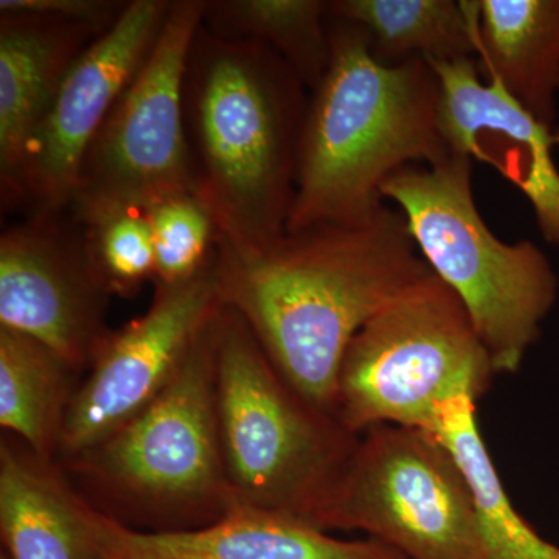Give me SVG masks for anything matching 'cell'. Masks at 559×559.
<instances>
[{
	"mask_svg": "<svg viewBox=\"0 0 559 559\" xmlns=\"http://www.w3.org/2000/svg\"><path fill=\"white\" fill-rule=\"evenodd\" d=\"M216 282L283 378L336 418L337 377L349 342L403 290L432 274L406 219L384 205L356 224L286 234L270 250L216 242Z\"/></svg>",
	"mask_w": 559,
	"mask_h": 559,
	"instance_id": "cell-1",
	"label": "cell"
},
{
	"mask_svg": "<svg viewBox=\"0 0 559 559\" xmlns=\"http://www.w3.org/2000/svg\"><path fill=\"white\" fill-rule=\"evenodd\" d=\"M271 47L223 39L201 25L183 81L193 189L242 253L288 231L301 130L310 97Z\"/></svg>",
	"mask_w": 559,
	"mask_h": 559,
	"instance_id": "cell-2",
	"label": "cell"
},
{
	"mask_svg": "<svg viewBox=\"0 0 559 559\" xmlns=\"http://www.w3.org/2000/svg\"><path fill=\"white\" fill-rule=\"evenodd\" d=\"M330 38V64L301 130L286 234L362 223L384 207L381 187L390 176L451 156L428 61L382 64L359 27L331 16Z\"/></svg>",
	"mask_w": 559,
	"mask_h": 559,
	"instance_id": "cell-3",
	"label": "cell"
},
{
	"mask_svg": "<svg viewBox=\"0 0 559 559\" xmlns=\"http://www.w3.org/2000/svg\"><path fill=\"white\" fill-rule=\"evenodd\" d=\"M219 314L153 403L91 450L57 463L91 506L127 527L189 532L237 509L216 412Z\"/></svg>",
	"mask_w": 559,
	"mask_h": 559,
	"instance_id": "cell-4",
	"label": "cell"
},
{
	"mask_svg": "<svg viewBox=\"0 0 559 559\" xmlns=\"http://www.w3.org/2000/svg\"><path fill=\"white\" fill-rule=\"evenodd\" d=\"M474 160L409 165L381 187L403 213L419 255L459 297L496 373L521 370L558 300L554 264L530 240L506 242L489 229L473 190Z\"/></svg>",
	"mask_w": 559,
	"mask_h": 559,
	"instance_id": "cell-5",
	"label": "cell"
},
{
	"mask_svg": "<svg viewBox=\"0 0 559 559\" xmlns=\"http://www.w3.org/2000/svg\"><path fill=\"white\" fill-rule=\"evenodd\" d=\"M216 412L237 507L311 522L359 436L301 399L227 307L218 320Z\"/></svg>",
	"mask_w": 559,
	"mask_h": 559,
	"instance_id": "cell-6",
	"label": "cell"
},
{
	"mask_svg": "<svg viewBox=\"0 0 559 559\" xmlns=\"http://www.w3.org/2000/svg\"><path fill=\"white\" fill-rule=\"evenodd\" d=\"M496 374L462 301L429 274L349 342L337 377L336 418L356 436L381 425L430 433L443 404L477 403Z\"/></svg>",
	"mask_w": 559,
	"mask_h": 559,
	"instance_id": "cell-7",
	"label": "cell"
},
{
	"mask_svg": "<svg viewBox=\"0 0 559 559\" xmlns=\"http://www.w3.org/2000/svg\"><path fill=\"white\" fill-rule=\"evenodd\" d=\"M311 524L367 533L406 559H489L468 479L436 436L417 429L359 433Z\"/></svg>",
	"mask_w": 559,
	"mask_h": 559,
	"instance_id": "cell-8",
	"label": "cell"
},
{
	"mask_svg": "<svg viewBox=\"0 0 559 559\" xmlns=\"http://www.w3.org/2000/svg\"><path fill=\"white\" fill-rule=\"evenodd\" d=\"M205 0H171L148 57L120 95L87 151L68 212L145 210L193 189L183 81Z\"/></svg>",
	"mask_w": 559,
	"mask_h": 559,
	"instance_id": "cell-9",
	"label": "cell"
},
{
	"mask_svg": "<svg viewBox=\"0 0 559 559\" xmlns=\"http://www.w3.org/2000/svg\"><path fill=\"white\" fill-rule=\"evenodd\" d=\"M223 307L215 255L186 282L156 283L145 314L110 331L84 374L57 463L91 450L153 403Z\"/></svg>",
	"mask_w": 559,
	"mask_h": 559,
	"instance_id": "cell-10",
	"label": "cell"
},
{
	"mask_svg": "<svg viewBox=\"0 0 559 559\" xmlns=\"http://www.w3.org/2000/svg\"><path fill=\"white\" fill-rule=\"evenodd\" d=\"M112 296L69 212L28 215L0 237V326L33 337L86 374L109 336Z\"/></svg>",
	"mask_w": 559,
	"mask_h": 559,
	"instance_id": "cell-11",
	"label": "cell"
},
{
	"mask_svg": "<svg viewBox=\"0 0 559 559\" xmlns=\"http://www.w3.org/2000/svg\"><path fill=\"white\" fill-rule=\"evenodd\" d=\"M171 0H131L76 58L25 153L13 202L31 215L68 212L92 142L146 60Z\"/></svg>",
	"mask_w": 559,
	"mask_h": 559,
	"instance_id": "cell-12",
	"label": "cell"
},
{
	"mask_svg": "<svg viewBox=\"0 0 559 559\" xmlns=\"http://www.w3.org/2000/svg\"><path fill=\"white\" fill-rule=\"evenodd\" d=\"M440 84L439 123L451 153L485 162L527 198L540 237L559 248V168L554 131L495 81L476 58L429 62Z\"/></svg>",
	"mask_w": 559,
	"mask_h": 559,
	"instance_id": "cell-13",
	"label": "cell"
},
{
	"mask_svg": "<svg viewBox=\"0 0 559 559\" xmlns=\"http://www.w3.org/2000/svg\"><path fill=\"white\" fill-rule=\"evenodd\" d=\"M100 559H406L377 539H341L278 511L237 507L207 527L150 533L91 509Z\"/></svg>",
	"mask_w": 559,
	"mask_h": 559,
	"instance_id": "cell-14",
	"label": "cell"
},
{
	"mask_svg": "<svg viewBox=\"0 0 559 559\" xmlns=\"http://www.w3.org/2000/svg\"><path fill=\"white\" fill-rule=\"evenodd\" d=\"M102 33L91 25L28 13H0V179L14 201L28 143L69 69Z\"/></svg>",
	"mask_w": 559,
	"mask_h": 559,
	"instance_id": "cell-15",
	"label": "cell"
},
{
	"mask_svg": "<svg viewBox=\"0 0 559 559\" xmlns=\"http://www.w3.org/2000/svg\"><path fill=\"white\" fill-rule=\"evenodd\" d=\"M91 509L57 463L2 437L0 536L7 557L100 559Z\"/></svg>",
	"mask_w": 559,
	"mask_h": 559,
	"instance_id": "cell-16",
	"label": "cell"
},
{
	"mask_svg": "<svg viewBox=\"0 0 559 559\" xmlns=\"http://www.w3.org/2000/svg\"><path fill=\"white\" fill-rule=\"evenodd\" d=\"M476 61L481 79L557 128L559 0H477Z\"/></svg>",
	"mask_w": 559,
	"mask_h": 559,
	"instance_id": "cell-17",
	"label": "cell"
},
{
	"mask_svg": "<svg viewBox=\"0 0 559 559\" xmlns=\"http://www.w3.org/2000/svg\"><path fill=\"white\" fill-rule=\"evenodd\" d=\"M330 16L359 27L382 64L477 55V0H331Z\"/></svg>",
	"mask_w": 559,
	"mask_h": 559,
	"instance_id": "cell-18",
	"label": "cell"
},
{
	"mask_svg": "<svg viewBox=\"0 0 559 559\" xmlns=\"http://www.w3.org/2000/svg\"><path fill=\"white\" fill-rule=\"evenodd\" d=\"M81 377L53 349L0 326V426L39 459L57 463Z\"/></svg>",
	"mask_w": 559,
	"mask_h": 559,
	"instance_id": "cell-19",
	"label": "cell"
},
{
	"mask_svg": "<svg viewBox=\"0 0 559 559\" xmlns=\"http://www.w3.org/2000/svg\"><path fill=\"white\" fill-rule=\"evenodd\" d=\"M477 403L452 400L437 414L432 436L459 463L476 500L489 559H559V547L514 509L487 450L476 418Z\"/></svg>",
	"mask_w": 559,
	"mask_h": 559,
	"instance_id": "cell-20",
	"label": "cell"
},
{
	"mask_svg": "<svg viewBox=\"0 0 559 559\" xmlns=\"http://www.w3.org/2000/svg\"><path fill=\"white\" fill-rule=\"evenodd\" d=\"M202 25L223 39L271 47L310 91L330 64V2L325 0H205Z\"/></svg>",
	"mask_w": 559,
	"mask_h": 559,
	"instance_id": "cell-21",
	"label": "cell"
},
{
	"mask_svg": "<svg viewBox=\"0 0 559 559\" xmlns=\"http://www.w3.org/2000/svg\"><path fill=\"white\" fill-rule=\"evenodd\" d=\"M154 255V283L186 282L200 274L213 259L219 231L212 212L194 190L170 194L145 210Z\"/></svg>",
	"mask_w": 559,
	"mask_h": 559,
	"instance_id": "cell-22",
	"label": "cell"
},
{
	"mask_svg": "<svg viewBox=\"0 0 559 559\" xmlns=\"http://www.w3.org/2000/svg\"><path fill=\"white\" fill-rule=\"evenodd\" d=\"M79 223L112 296H135L156 280L153 234L143 210H103Z\"/></svg>",
	"mask_w": 559,
	"mask_h": 559,
	"instance_id": "cell-23",
	"label": "cell"
},
{
	"mask_svg": "<svg viewBox=\"0 0 559 559\" xmlns=\"http://www.w3.org/2000/svg\"><path fill=\"white\" fill-rule=\"evenodd\" d=\"M128 2L117 0H0V13H28L81 22L105 33L119 21Z\"/></svg>",
	"mask_w": 559,
	"mask_h": 559,
	"instance_id": "cell-24",
	"label": "cell"
},
{
	"mask_svg": "<svg viewBox=\"0 0 559 559\" xmlns=\"http://www.w3.org/2000/svg\"><path fill=\"white\" fill-rule=\"evenodd\" d=\"M554 139H555V146H557V150L559 151V127L555 128Z\"/></svg>",
	"mask_w": 559,
	"mask_h": 559,
	"instance_id": "cell-25",
	"label": "cell"
},
{
	"mask_svg": "<svg viewBox=\"0 0 559 559\" xmlns=\"http://www.w3.org/2000/svg\"><path fill=\"white\" fill-rule=\"evenodd\" d=\"M0 559H10V558H9V557H7V555H5V554H3V551H2V555H0Z\"/></svg>",
	"mask_w": 559,
	"mask_h": 559,
	"instance_id": "cell-26",
	"label": "cell"
}]
</instances>
